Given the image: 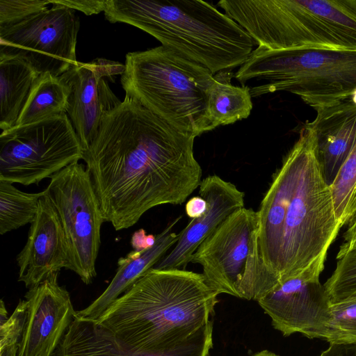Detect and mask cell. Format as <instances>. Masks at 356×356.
<instances>
[{"mask_svg": "<svg viewBox=\"0 0 356 356\" xmlns=\"http://www.w3.org/2000/svg\"><path fill=\"white\" fill-rule=\"evenodd\" d=\"M257 213L261 255L280 283L312 267L324 268L327 250L341 227L310 122L302 127L273 174Z\"/></svg>", "mask_w": 356, "mask_h": 356, "instance_id": "7a4b0ae2", "label": "cell"}, {"mask_svg": "<svg viewBox=\"0 0 356 356\" xmlns=\"http://www.w3.org/2000/svg\"><path fill=\"white\" fill-rule=\"evenodd\" d=\"M54 2L83 13L86 15L104 12L107 0H52Z\"/></svg>", "mask_w": 356, "mask_h": 356, "instance_id": "83f0119b", "label": "cell"}, {"mask_svg": "<svg viewBox=\"0 0 356 356\" xmlns=\"http://www.w3.org/2000/svg\"><path fill=\"white\" fill-rule=\"evenodd\" d=\"M316 111L310 122L316 132L321 170L330 185L356 140V103L346 100Z\"/></svg>", "mask_w": 356, "mask_h": 356, "instance_id": "ac0fdd59", "label": "cell"}, {"mask_svg": "<svg viewBox=\"0 0 356 356\" xmlns=\"http://www.w3.org/2000/svg\"><path fill=\"white\" fill-rule=\"evenodd\" d=\"M156 241V236L147 234L143 229L136 231L131 236V245L136 251H143L152 247Z\"/></svg>", "mask_w": 356, "mask_h": 356, "instance_id": "f1b7e54d", "label": "cell"}, {"mask_svg": "<svg viewBox=\"0 0 356 356\" xmlns=\"http://www.w3.org/2000/svg\"><path fill=\"white\" fill-rule=\"evenodd\" d=\"M257 211L245 207L225 220L198 247L191 262L199 264L218 294L258 300L277 286L263 259Z\"/></svg>", "mask_w": 356, "mask_h": 356, "instance_id": "ba28073f", "label": "cell"}, {"mask_svg": "<svg viewBox=\"0 0 356 356\" xmlns=\"http://www.w3.org/2000/svg\"><path fill=\"white\" fill-rule=\"evenodd\" d=\"M252 106L249 87L234 86L222 73L215 74L207 96V113L212 129L248 118Z\"/></svg>", "mask_w": 356, "mask_h": 356, "instance_id": "7402d4cb", "label": "cell"}, {"mask_svg": "<svg viewBox=\"0 0 356 356\" xmlns=\"http://www.w3.org/2000/svg\"><path fill=\"white\" fill-rule=\"evenodd\" d=\"M252 356H280L273 352H270L267 350H261Z\"/></svg>", "mask_w": 356, "mask_h": 356, "instance_id": "e575fe53", "label": "cell"}, {"mask_svg": "<svg viewBox=\"0 0 356 356\" xmlns=\"http://www.w3.org/2000/svg\"><path fill=\"white\" fill-rule=\"evenodd\" d=\"M258 44L272 50H356V0H221Z\"/></svg>", "mask_w": 356, "mask_h": 356, "instance_id": "5b68a950", "label": "cell"}, {"mask_svg": "<svg viewBox=\"0 0 356 356\" xmlns=\"http://www.w3.org/2000/svg\"><path fill=\"white\" fill-rule=\"evenodd\" d=\"M332 275L323 284L331 303L356 296V243L337 255Z\"/></svg>", "mask_w": 356, "mask_h": 356, "instance_id": "d4e9b609", "label": "cell"}, {"mask_svg": "<svg viewBox=\"0 0 356 356\" xmlns=\"http://www.w3.org/2000/svg\"><path fill=\"white\" fill-rule=\"evenodd\" d=\"M67 113L15 126L0 135V180L38 185L83 158Z\"/></svg>", "mask_w": 356, "mask_h": 356, "instance_id": "9c48e42d", "label": "cell"}, {"mask_svg": "<svg viewBox=\"0 0 356 356\" xmlns=\"http://www.w3.org/2000/svg\"><path fill=\"white\" fill-rule=\"evenodd\" d=\"M199 195L207 202L206 211L179 234L175 247L154 268L184 269L200 245L229 216L244 207V193L216 175L202 180Z\"/></svg>", "mask_w": 356, "mask_h": 356, "instance_id": "2e32d148", "label": "cell"}, {"mask_svg": "<svg viewBox=\"0 0 356 356\" xmlns=\"http://www.w3.org/2000/svg\"><path fill=\"white\" fill-rule=\"evenodd\" d=\"M124 65L125 95L184 134L213 130L207 96L215 75L208 69L162 45L127 54Z\"/></svg>", "mask_w": 356, "mask_h": 356, "instance_id": "8992f818", "label": "cell"}, {"mask_svg": "<svg viewBox=\"0 0 356 356\" xmlns=\"http://www.w3.org/2000/svg\"><path fill=\"white\" fill-rule=\"evenodd\" d=\"M324 340L330 344H356V296L331 303Z\"/></svg>", "mask_w": 356, "mask_h": 356, "instance_id": "484cf974", "label": "cell"}, {"mask_svg": "<svg viewBox=\"0 0 356 356\" xmlns=\"http://www.w3.org/2000/svg\"><path fill=\"white\" fill-rule=\"evenodd\" d=\"M58 273L24 296L26 316L17 356H53L76 316L69 292L58 284Z\"/></svg>", "mask_w": 356, "mask_h": 356, "instance_id": "5bb4252c", "label": "cell"}, {"mask_svg": "<svg viewBox=\"0 0 356 356\" xmlns=\"http://www.w3.org/2000/svg\"><path fill=\"white\" fill-rule=\"evenodd\" d=\"M319 356H356V344H330Z\"/></svg>", "mask_w": 356, "mask_h": 356, "instance_id": "4dcf8cb0", "label": "cell"}, {"mask_svg": "<svg viewBox=\"0 0 356 356\" xmlns=\"http://www.w3.org/2000/svg\"><path fill=\"white\" fill-rule=\"evenodd\" d=\"M49 1L50 8L0 28V54L28 60L39 74L61 76L79 63L76 47L80 22L74 10Z\"/></svg>", "mask_w": 356, "mask_h": 356, "instance_id": "8fae6325", "label": "cell"}, {"mask_svg": "<svg viewBox=\"0 0 356 356\" xmlns=\"http://www.w3.org/2000/svg\"><path fill=\"white\" fill-rule=\"evenodd\" d=\"M7 314L8 312L6 309L4 302L1 300L0 304V323H3L8 320V318L7 317Z\"/></svg>", "mask_w": 356, "mask_h": 356, "instance_id": "836d02e7", "label": "cell"}, {"mask_svg": "<svg viewBox=\"0 0 356 356\" xmlns=\"http://www.w3.org/2000/svg\"><path fill=\"white\" fill-rule=\"evenodd\" d=\"M234 76L243 85L265 81L250 88L252 97L286 91L315 111L346 100L356 103V50H272L258 46Z\"/></svg>", "mask_w": 356, "mask_h": 356, "instance_id": "52a82bcc", "label": "cell"}, {"mask_svg": "<svg viewBox=\"0 0 356 356\" xmlns=\"http://www.w3.org/2000/svg\"><path fill=\"white\" fill-rule=\"evenodd\" d=\"M44 191L23 192L10 182L0 180V234L17 229L35 218Z\"/></svg>", "mask_w": 356, "mask_h": 356, "instance_id": "603a6c76", "label": "cell"}, {"mask_svg": "<svg viewBox=\"0 0 356 356\" xmlns=\"http://www.w3.org/2000/svg\"><path fill=\"white\" fill-rule=\"evenodd\" d=\"M330 187L336 218L341 227L356 211V140Z\"/></svg>", "mask_w": 356, "mask_h": 356, "instance_id": "cb8c5ba5", "label": "cell"}, {"mask_svg": "<svg viewBox=\"0 0 356 356\" xmlns=\"http://www.w3.org/2000/svg\"><path fill=\"white\" fill-rule=\"evenodd\" d=\"M195 138L125 95L83 153L104 221L120 231L155 207L186 202L202 180Z\"/></svg>", "mask_w": 356, "mask_h": 356, "instance_id": "6da1fadb", "label": "cell"}, {"mask_svg": "<svg viewBox=\"0 0 356 356\" xmlns=\"http://www.w3.org/2000/svg\"><path fill=\"white\" fill-rule=\"evenodd\" d=\"M212 337L201 329L180 346L159 353H137L122 347L96 321L74 318L53 356H207Z\"/></svg>", "mask_w": 356, "mask_h": 356, "instance_id": "e0dca14e", "label": "cell"}, {"mask_svg": "<svg viewBox=\"0 0 356 356\" xmlns=\"http://www.w3.org/2000/svg\"><path fill=\"white\" fill-rule=\"evenodd\" d=\"M43 191L26 243L16 258L19 268L18 281L29 289L61 268L68 269L70 265L67 243L59 216Z\"/></svg>", "mask_w": 356, "mask_h": 356, "instance_id": "9a60e30c", "label": "cell"}, {"mask_svg": "<svg viewBox=\"0 0 356 356\" xmlns=\"http://www.w3.org/2000/svg\"><path fill=\"white\" fill-rule=\"evenodd\" d=\"M44 191L58 213L65 234L68 270L90 284L97 275L95 266L104 222L90 173L83 164L73 163L54 174Z\"/></svg>", "mask_w": 356, "mask_h": 356, "instance_id": "30bf717a", "label": "cell"}, {"mask_svg": "<svg viewBox=\"0 0 356 356\" xmlns=\"http://www.w3.org/2000/svg\"><path fill=\"white\" fill-rule=\"evenodd\" d=\"M347 225L348 228L343 235L344 242L341 245H348L356 240V211Z\"/></svg>", "mask_w": 356, "mask_h": 356, "instance_id": "1f68e13d", "label": "cell"}, {"mask_svg": "<svg viewBox=\"0 0 356 356\" xmlns=\"http://www.w3.org/2000/svg\"><path fill=\"white\" fill-rule=\"evenodd\" d=\"M324 268L312 267L286 280L257 300L273 327L285 336L300 333L324 339L331 301L319 277Z\"/></svg>", "mask_w": 356, "mask_h": 356, "instance_id": "7c38bea8", "label": "cell"}, {"mask_svg": "<svg viewBox=\"0 0 356 356\" xmlns=\"http://www.w3.org/2000/svg\"><path fill=\"white\" fill-rule=\"evenodd\" d=\"M19 344L0 347V356H17Z\"/></svg>", "mask_w": 356, "mask_h": 356, "instance_id": "d6a6232c", "label": "cell"}, {"mask_svg": "<svg viewBox=\"0 0 356 356\" xmlns=\"http://www.w3.org/2000/svg\"><path fill=\"white\" fill-rule=\"evenodd\" d=\"M218 295L202 273L152 268L96 322L125 349L163 353L184 343L210 321Z\"/></svg>", "mask_w": 356, "mask_h": 356, "instance_id": "3957f363", "label": "cell"}, {"mask_svg": "<svg viewBox=\"0 0 356 356\" xmlns=\"http://www.w3.org/2000/svg\"><path fill=\"white\" fill-rule=\"evenodd\" d=\"M49 0H0V28L18 24L48 9Z\"/></svg>", "mask_w": 356, "mask_h": 356, "instance_id": "4316f807", "label": "cell"}, {"mask_svg": "<svg viewBox=\"0 0 356 356\" xmlns=\"http://www.w3.org/2000/svg\"><path fill=\"white\" fill-rule=\"evenodd\" d=\"M125 65L104 58L81 63L61 76L71 88L67 114L86 149L96 137L105 115L120 101L109 87L106 77L122 74Z\"/></svg>", "mask_w": 356, "mask_h": 356, "instance_id": "4fadbf2b", "label": "cell"}, {"mask_svg": "<svg viewBox=\"0 0 356 356\" xmlns=\"http://www.w3.org/2000/svg\"><path fill=\"white\" fill-rule=\"evenodd\" d=\"M40 74L28 60L0 54V129L14 127Z\"/></svg>", "mask_w": 356, "mask_h": 356, "instance_id": "ffe728a7", "label": "cell"}, {"mask_svg": "<svg viewBox=\"0 0 356 356\" xmlns=\"http://www.w3.org/2000/svg\"><path fill=\"white\" fill-rule=\"evenodd\" d=\"M71 88L62 76L43 72L34 81L15 126L67 113Z\"/></svg>", "mask_w": 356, "mask_h": 356, "instance_id": "44dd1931", "label": "cell"}, {"mask_svg": "<svg viewBox=\"0 0 356 356\" xmlns=\"http://www.w3.org/2000/svg\"><path fill=\"white\" fill-rule=\"evenodd\" d=\"M181 218H177L157 234L155 243L150 248L143 251L132 250L125 257H120L118 261L116 273L108 287L89 306L76 311V316L97 321L112 303L146 272L154 268L178 241L179 234L172 229Z\"/></svg>", "mask_w": 356, "mask_h": 356, "instance_id": "d6986e66", "label": "cell"}, {"mask_svg": "<svg viewBox=\"0 0 356 356\" xmlns=\"http://www.w3.org/2000/svg\"><path fill=\"white\" fill-rule=\"evenodd\" d=\"M206 209L207 202L200 195L191 197L185 206L186 215L192 219L200 217L206 211Z\"/></svg>", "mask_w": 356, "mask_h": 356, "instance_id": "f546056e", "label": "cell"}, {"mask_svg": "<svg viewBox=\"0 0 356 356\" xmlns=\"http://www.w3.org/2000/svg\"><path fill=\"white\" fill-rule=\"evenodd\" d=\"M105 18L138 28L213 75L241 66L254 40L234 19L201 0H107Z\"/></svg>", "mask_w": 356, "mask_h": 356, "instance_id": "277c9868", "label": "cell"}]
</instances>
